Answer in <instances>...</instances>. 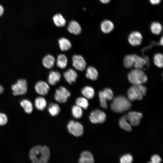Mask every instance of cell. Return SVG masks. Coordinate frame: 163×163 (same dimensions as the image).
Returning <instances> with one entry per match:
<instances>
[{
    "label": "cell",
    "instance_id": "23",
    "mask_svg": "<svg viewBox=\"0 0 163 163\" xmlns=\"http://www.w3.org/2000/svg\"><path fill=\"white\" fill-rule=\"evenodd\" d=\"M58 43L60 50L63 51H68L72 47L71 42L66 38L63 37L59 39Z\"/></svg>",
    "mask_w": 163,
    "mask_h": 163
},
{
    "label": "cell",
    "instance_id": "3",
    "mask_svg": "<svg viewBox=\"0 0 163 163\" xmlns=\"http://www.w3.org/2000/svg\"><path fill=\"white\" fill-rule=\"evenodd\" d=\"M147 91L146 88L142 85H133L128 90V98L131 101L141 100L146 95Z\"/></svg>",
    "mask_w": 163,
    "mask_h": 163
},
{
    "label": "cell",
    "instance_id": "20",
    "mask_svg": "<svg viewBox=\"0 0 163 163\" xmlns=\"http://www.w3.org/2000/svg\"><path fill=\"white\" fill-rule=\"evenodd\" d=\"M114 26L113 22L108 20L103 21L101 25V28L104 33L108 34L113 29Z\"/></svg>",
    "mask_w": 163,
    "mask_h": 163
},
{
    "label": "cell",
    "instance_id": "2",
    "mask_svg": "<svg viewBox=\"0 0 163 163\" xmlns=\"http://www.w3.org/2000/svg\"><path fill=\"white\" fill-rule=\"evenodd\" d=\"M131 107V104L129 101L125 97L122 96L115 97L110 105L112 111L117 113L127 111Z\"/></svg>",
    "mask_w": 163,
    "mask_h": 163
},
{
    "label": "cell",
    "instance_id": "5",
    "mask_svg": "<svg viewBox=\"0 0 163 163\" xmlns=\"http://www.w3.org/2000/svg\"><path fill=\"white\" fill-rule=\"evenodd\" d=\"M27 81L24 79H18L11 87L13 94L14 96L25 94L27 91Z\"/></svg>",
    "mask_w": 163,
    "mask_h": 163
},
{
    "label": "cell",
    "instance_id": "39",
    "mask_svg": "<svg viewBox=\"0 0 163 163\" xmlns=\"http://www.w3.org/2000/svg\"><path fill=\"white\" fill-rule=\"evenodd\" d=\"M161 0H149L150 2L153 5L158 4L160 3Z\"/></svg>",
    "mask_w": 163,
    "mask_h": 163
},
{
    "label": "cell",
    "instance_id": "40",
    "mask_svg": "<svg viewBox=\"0 0 163 163\" xmlns=\"http://www.w3.org/2000/svg\"><path fill=\"white\" fill-rule=\"evenodd\" d=\"M4 9L3 6L0 5V16H1L3 13Z\"/></svg>",
    "mask_w": 163,
    "mask_h": 163
},
{
    "label": "cell",
    "instance_id": "35",
    "mask_svg": "<svg viewBox=\"0 0 163 163\" xmlns=\"http://www.w3.org/2000/svg\"><path fill=\"white\" fill-rule=\"evenodd\" d=\"M133 161V157L129 154L123 155L120 159V162L121 163H130L132 162Z\"/></svg>",
    "mask_w": 163,
    "mask_h": 163
},
{
    "label": "cell",
    "instance_id": "31",
    "mask_svg": "<svg viewBox=\"0 0 163 163\" xmlns=\"http://www.w3.org/2000/svg\"><path fill=\"white\" fill-rule=\"evenodd\" d=\"M72 111V115L76 118H80L82 116L83 111L82 108L77 105L73 106Z\"/></svg>",
    "mask_w": 163,
    "mask_h": 163
},
{
    "label": "cell",
    "instance_id": "43",
    "mask_svg": "<svg viewBox=\"0 0 163 163\" xmlns=\"http://www.w3.org/2000/svg\"><path fill=\"white\" fill-rule=\"evenodd\" d=\"M163 37H162L160 41V44L162 45H163Z\"/></svg>",
    "mask_w": 163,
    "mask_h": 163
},
{
    "label": "cell",
    "instance_id": "27",
    "mask_svg": "<svg viewBox=\"0 0 163 163\" xmlns=\"http://www.w3.org/2000/svg\"><path fill=\"white\" fill-rule=\"evenodd\" d=\"M53 20L56 26L60 27L64 26L66 24V21L60 14H57L53 18Z\"/></svg>",
    "mask_w": 163,
    "mask_h": 163
},
{
    "label": "cell",
    "instance_id": "33",
    "mask_svg": "<svg viewBox=\"0 0 163 163\" xmlns=\"http://www.w3.org/2000/svg\"><path fill=\"white\" fill-rule=\"evenodd\" d=\"M123 64L127 68H131L133 66V55H127L124 58Z\"/></svg>",
    "mask_w": 163,
    "mask_h": 163
},
{
    "label": "cell",
    "instance_id": "16",
    "mask_svg": "<svg viewBox=\"0 0 163 163\" xmlns=\"http://www.w3.org/2000/svg\"><path fill=\"white\" fill-rule=\"evenodd\" d=\"M133 66L136 69H141L146 64L147 60L136 54H133Z\"/></svg>",
    "mask_w": 163,
    "mask_h": 163
},
{
    "label": "cell",
    "instance_id": "26",
    "mask_svg": "<svg viewBox=\"0 0 163 163\" xmlns=\"http://www.w3.org/2000/svg\"><path fill=\"white\" fill-rule=\"evenodd\" d=\"M127 120L126 115L123 116L119 119V125L121 128L126 131H130L132 130L131 126Z\"/></svg>",
    "mask_w": 163,
    "mask_h": 163
},
{
    "label": "cell",
    "instance_id": "18",
    "mask_svg": "<svg viewBox=\"0 0 163 163\" xmlns=\"http://www.w3.org/2000/svg\"><path fill=\"white\" fill-rule=\"evenodd\" d=\"M68 31L71 33L77 35L81 32V28L78 23L75 21H71L68 27Z\"/></svg>",
    "mask_w": 163,
    "mask_h": 163
},
{
    "label": "cell",
    "instance_id": "42",
    "mask_svg": "<svg viewBox=\"0 0 163 163\" xmlns=\"http://www.w3.org/2000/svg\"><path fill=\"white\" fill-rule=\"evenodd\" d=\"M4 91V88L3 87L0 85V94H2Z\"/></svg>",
    "mask_w": 163,
    "mask_h": 163
},
{
    "label": "cell",
    "instance_id": "19",
    "mask_svg": "<svg viewBox=\"0 0 163 163\" xmlns=\"http://www.w3.org/2000/svg\"><path fill=\"white\" fill-rule=\"evenodd\" d=\"M85 75L88 79L95 81L98 78V74L97 71L94 67L89 66L86 69Z\"/></svg>",
    "mask_w": 163,
    "mask_h": 163
},
{
    "label": "cell",
    "instance_id": "15",
    "mask_svg": "<svg viewBox=\"0 0 163 163\" xmlns=\"http://www.w3.org/2000/svg\"><path fill=\"white\" fill-rule=\"evenodd\" d=\"M78 162L80 163H92L94 162V159L91 152L84 151L81 153Z\"/></svg>",
    "mask_w": 163,
    "mask_h": 163
},
{
    "label": "cell",
    "instance_id": "37",
    "mask_svg": "<svg viewBox=\"0 0 163 163\" xmlns=\"http://www.w3.org/2000/svg\"><path fill=\"white\" fill-rule=\"evenodd\" d=\"M8 119L6 114L4 113H0V125L4 126L6 124Z\"/></svg>",
    "mask_w": 163,
    "mask_h": 163
},
{
    "label": "cell",
    "instance_id": "21",
    "mask_svg": "<svg viewBox=\"0 0 163 163\" xmlns=\"http://www.w3.org/2000/svg\"><path fill=\"white\" fill-rule=\"evenodd\" d=\"M82 95L87 99L93 98L95 95V91L92 87L87 86L84 87L81 90Z\"/></svg>",
    "mask_w": 163,
    "mask_h": 163
},
{
    "label": "cell",
    "instance_id": "1",
    "mask_svg": "<svg viewBox=\"0 0 163 163\" xmlns=\"http://www.w3.org/2000/svg\"><path fill=\"white\" fill-rule=\"evenodd\" d=\"M50 155L49 149L45 145H35L29 152V158L34 163H46L49 161Z\"/></svg>",
    "mask_w": 163,
    "mask_h": 163
},
{
    "label": "cell",
    "instance_id": "22",
    "mask_svg": "<svg viewBox=\"0 0 163 163\" xmlns=\"http://www.w3.org/2000/svg\"><path fill=\"white\" fill-rule=\"evenodd\" d=\"M68 62V59L66 55L61 54L58 56L56 64L58 67L61 69H64L67 67Z\"/></svg>",
    "mask_w": 163,
    "mask_h": 163
},
{
    "label": "cell",
    "instance_id": "14",
    "mask_svg": "<svg viewBox=\"0 0 163 163\" xmlns=\"http://www.w3.org/2000/svg\"><path fill=\"white\" fill-rule=\"evenodd\" d=\"M61 78L60 73L58 71H51L48 77V82L49 84L52 85H56L59 82Z\"/></svg>",
    "mask_w": 163,
    "mask_h": 163
},
{
    "label": "cell",
    "instance_id": "29",
    "mask_svg": "<svg viewBox=\"0 0 163 163\" xmlns=\"http://www.w3.org/2000/svg\"><path fill=\"white\" fill-rule=\"evenodd\" d=\"M48 110L52 116H55L59 113L60 109L58 104L51 103L49 106Z\"/></svg>",
    "mask_w": 163,
    "mask_h": 163
},
{
    "label": "cell",
    "instance_id": "8",
    "mask_svg": "<svg viewBox=\"0 0 163 163\" xmlns=\"http://www.w3.org/2000/svg\"><path fill=\"white\" fill-rule=\"evenodd\" d=\"M106 117V114L98 109L92 111L89 116L91 122L94 123H101L104 122Z\"/></svg>",
    "mask_w": 163,
    "mask_h": 163
},
{
    "label": "cell",
    "instance_id": "32",
    "mask_svg": "<svg viewBox=\"0 0 163 163\" xmlns=\"http://www.w3.org/2000/svg\"><path fill=\"white\" fill-rule=\"evenodd\" d=\"M154 62L156 66L160 68L162 67L163 64L162 54L160 53L155 54L154 57Z\"/></svg>",
    "mask_w": 163,
    "mask_h": 163
},
{
    "label": "cell",
    "instance_id": "36",
    "mask_svg": "<svg viewBox=\"0 0 163 163\" xmlns=\"http://www.w3.org/2000/svg\"><path fill=\"white\" fill-rule=\"evenodd\" d=\"M98 95L101 106L104 109H107V100L103 96L101 91L99 92Z\"/></svg>",
    "mask_w": 163,
    "mask_h": 163
},
{
    "label": "cell",
    "instance_id": "34",
    "mask_svg": "<svg viewBox=\"0 0 163 163\" xmlns=\"http://www.w3.org/2000/svg\"><path fill=\"white\" fill-rule=\"evenodd\" d=\"M101 91L103 96L107 101H109L113 99V93L110 89L105 88Z\"/></svg>",
    "mask_w": 163,
    "mask_h": 163
},
{
    "label": "cell",
    "instance_id": "4",
    "mask_svg": "<svg viewBox=\"0 0 163 163\" xmlns=\"http://www.w3.org/2000/svg\"><path fill=\"white\" fill-rule=\"evenodd\" d=\"M129 81L133 85H142L148 80L145 74L140 69H135L132 70L128 74Z\"/></svg>",
    "mask_w": 163,
    "mask_h": 163
},
{
    "label": "cell",
    "instance_id": "17",
    "mask_svg": "<svg viewBox=\"0 0 163 163\" xmlns=\"http://www.w3.org/2000/svg\"><path fill=\"white\" fill-rule=\"evenodd\" d=\"M55 59L51 54H47L43 58L42 62L43 66L46 68L50 69L54 66Z\"/></svg>",
    "mask_w": 163,
    "mask_h": 163
},
{
    "label": "cell",
    "instance_id": "11",
    "mask_svg": "<svg viewBox=\"0 0 163 163\" xmlns=\"http://www.w3.org/2000/svg\"><path fill=\"white\" fill-rule=\"evenodd\" d=\"M126 115L130 125L134 126L139 124L143 116L141 113L135 111L130 112Z\"/></svg>",
    "mask_w": 163,
    "mask_h": 163
},
{
    "label": "cell",
    "instance_id": "25",
    "mask_svg": "<svg viewBox=\"0 0 163 163\" xmlns=\"http://www.w3.org/2000/svg\"><path fill=\"white\" fill-rule=\"evenodd\" d=\"M47 102L45 98L42 96L36 97L35 100V105L38 110H43L46 107Z\"/></svg>",
    "mask_w": 163,
    "mask_h": 163
},
{
    "label": "cell",
    "instance_id": "7",
    "mask_svg": "<svg viewBox=\"0 0 163 163\" xmlns=\"http://www.w3.org/2000/svg\"><path fill=\"white\" fill-rule=\"evenodd\" d=\"M70 95V93L68 90L64 87L61 86L56 90L54 98L59 103H65Z\"/></svg>",
    "mask_w": 163,
    "mask_h": 163
},
{
    "label": "cell",
    "instance_id": "13",
    "mask_svg": "<svg viewBox=\"0 0 163 163\" xmlns=\"http://www.w3.org/2000/svg\"><path fill=\"white\" fill-rule=\"evenodd\" d=\"M63 76L68 83L72 84L76 82L78 77V74L74 70L69 69L64 72Z\"/></svg>",
    "mask_w": 163,
    "mask_h": 163
},
{
    "label": "cell",
    "instance_id": "38",
    "mask_svg": "<svg viewBox=\"0 0 163 163\" xmlns=\"http://www.w3.org/2000/svg\"><path fill=\"white\" fill-rule=\"evenodd\" d=\"M151 162H150L153 163H159L161 161L160 157L158 155H153L151 158Z\"/></svg>",
    "mask_w": 163,
    "mask_h": 163
},
{
    "label": "cell",
    "instance_id": "12",
    "mask_svg": "<svg viewBox=\"0 0 163 163\" xmlns=\"http://www.w3.org/2000/svg\"><path fill=\"white\" fill-rule=\"evenodd\" d=\"M142 40L141 34L139 32L134 31L131 32L128 38L129 42L130 45L135 46L141 44Z\"/></svg>",
    "mask_w": 163,
    "mask_h": 163
},
{
    "label": "cell",
    "instance_id": "24",
    "mask_svg": "<svg viewBox=\"0 0 163 163\" xmlns=\"http://www.w3.org/2000/svg\"><path fill=\"white\" fill-rule=\"evenodd\" d=\"M20 104L25 112L28 114H30L32 112L33 109V105L31 102L29 100L24 99L21 101Z\"/></svg>",
    "mask_w": 163,
    "mask_h": 163
},
{
    "label": "cell",
    "instance_id": "10",
    "mask_svg": "<svg viewBox=\"0 0 163 163\" xmlns=\"http://www.w3.org/2000/svg\"><path fill=\"white\" fill-rule=\"evenodd\" d=\"M34 88L36 92L41 96H45L49 92L50 87L49 84L43 81H40L36 84Z\"/></svg>",
    "mask_w": 163,
    "mask_h": 163
},
{
    "label": "cell",
    "instance_id": "6",
    "mask_svg": "<svg viewBox=\"0 0 163 163\" xmlns=\"http://www.w3.org/2000/svg\"><path fill=\"white\" fill-rule=\"evenodd\" d=\"M67 127L69 132L74 136L79 137L83 134V126L79 122L71 120L68 123Z\"/></svg>",
    "mask_w": 163,
    "mask_h": 163
},
{
    "label": "cell",
    "instance_id": "41",
    "mask_svg": "<svg viewBox=\"0 0 163 163\" xmlns=\"http://www.w3.org/2000/svg\"><path fill=\"white\" fill-rule=\"evenodd\" d=\"M111 0H100V1L103 4H107Z\"/></svg>",
    "mask_w": 163,
    "mask_h": 163
},
{
    "label": "cell",
    "instance_id": "28",
    "mask_svg": "<svg viewBox=\"0 0 163 163\" xmlns=\"http://www.w3.org/2000/svg\"><path fill=\"white\" fill-rule=\"evenodd\" d=\"M150 28L151 32L155 35L159 34L162 30V25L158 22H152L150 25Z\"/></svg>",
    "mask_w": 163,
    "mask_h": 163
},
{
    "label": "cell",
    "instance_id": "9",
    "mask_svg": "<svg viewBox=\"0 0 163 163\" xmlns=\"http://www.w3.org/2000/svg\"><path fill=\"white\" fill-rule=\"evenodd\" d=\"M72 64L74 68L79 71L84 70L86 66V62L84 57L81 55H75L72 58Z\"/></svg>",
    "mask_w": 163,
    "mask_h": 163
},
{
    "label": "cell",
    "instance_id": "30",
    "mask_svg": "<svg viewBox=\"0 0 163 163\" xmlns=\"http://www.w3.org/2000/svg\"><path fill=\"white\" fill-rule=\"evenodd\" d=\"M76 105L82 108L86 109L87 108L89 105L88 99L84 97H79L76 100Z\"/></svg>",
    "mask_w": 163,
    "mask_h": 163
}]
</instances>
